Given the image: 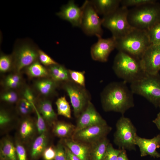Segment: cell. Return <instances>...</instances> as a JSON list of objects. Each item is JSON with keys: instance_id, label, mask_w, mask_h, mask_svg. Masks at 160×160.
I'll use <instances>...</instances> for the list:
<instances>
[{"instance_id": "obj_1", "label": "cell", "mask_w": 160, "mask_h": 160, "mask_svg": "<svg viewBox=\"0 0 160 160\" xmlns=\"http://www.w3.org/2000/svg\"><path fill=\"white\" fill-rule=\"evenodd\" d=\"M133 94L124 81L111 83L101 94L103 108L105 111L119 112L123 115L128 110L134 106Z\"/></svg>"}, {"instance_id": "obj_2", "label": "cell", "mask_w": 160, "mask_h": 160, "mask_svg": "<svg viewBox=\"0 0 160 160\" xmlns=\"http://www.w3.org/2000/svg\"><path fill=\"white\" fill-rule=\"evenodd\" d=\"M128 22L133 28L147 31L160 22V3L157 1L129 9Z\"/></svg>"}, {"instance_id": "obj_3", "label": "cell", "mask_w": 160, "mask_h": 160, "mask_svg": "<svg viewBox=\"0 0 160 160\" xmlns=\"http://www.w3.org/2000/svg\"><path fill=\"white\" fill-rule=\"evenodd\" d=\"M113 69L118 77L130 84L140 79L146 74L141 66L140 59L121 51L115 57Z\"/></svg>"}, {"instance_id": "obj_4", "label": "cell", "mask_w": 160, "mask_h": 160, "mask_svg": "<svg viewBox=\"0 0 160 160\" xmlns=\"http://www.w3.org/2000/svg\"><path fill=\"white\" fill-rule=\"evenodd\" d=\"M115 39L116 48L119 51L140 59L151 44L146 31L135 28H133L123 36Z\"/></svg>"}, {"instance_id": "obj_5", "label": "cell", "mask_w": 160, "mask_h": 160, "mask_svg": "<svg viewBox=\"0 0 160 160\" xmlns=\"http://www.w3.org/2000/svg\"><path fill=\"white\" fill-rule=\"evenodd\" d=\"M38 46L29 39L17 40L15 42L12 55L15 72L20 71L38 60Z\"/></svg>"}, {"instance_id": "obj_6", "label": "cell", "mask_w": 160, "mask_h": 160, "mask_svg": "<svg viewBox=\"0 0 160 160\" xmlns=\"http://www.w3.org/2000/svg\"><path fill=\"white\" fill-rule=\"evenodd\" d=\"M134 94L142 96L156 108L160 107V74H146L140 79L131 84Z\"/></svg>"}, {"instance_id": "obj_7", "label": "cell", "mask_w": 160, "mask_h": 160, "mask_svg": "<svg viewBox=\"0 0 160 160\" xmlns=\"http://www.w3.org/2000/svg\"><path fill=\"white\" fill-rule=\"evenodd\" d=\"M128 10L121 6L102 19V25L111 31L115 39L123 36L134 28L128 20Z\"/></svg>"}, {"instance_id": "obj_8", "label": "cell", "mask_w": 160, "mask_h": 160, "mask_svg": "<svg viewBox=\"0 0 160 160\" xmlns=\"http://www.w3.org/2000/svg\"><path fill=\"white\" fill-rule=\"evenodd\" d=\"M116 127L114 135L115 143L120 149L135 151L137 129L131 120L122 115L117 121Z\"/></svg>"}, {"instance_id": "obj_9", "label": "cell", "mask_w": 160, "mask_h": 160, "mask_svg": "<svg viewBox=\"0 0 160 160\" xmlns=\"http://www.w3.org/2000/svg\"><path fill=\"white\" fill-rule=\"evenodd\" d=\"M84 6L80 28L86 35L101 37L103 34L102 19L99 17L90 1L86 0Z\"/></svg>"}, {"instance_id": "obj_10", "label": "cell", "mask_w": 160, "mask_h": 160, "mask_svg": "<svg viewBox=\"0 0 160 160\" xmlns=\"http://www.w3.org/2000/svg\"><path fill=\"white\" fill-rule=\"evenodd\" d=\"M63 87L70 98L74 115L78 118L90 101L89 93L85 87L72 81L64 83Z\"/></svg>"}, {"instance_id": "obj_11", "label": "cell", "mask_w": 160, "mask_h": 160, "mask_svg": "<svg viewBox=\"0 0 160 160\" xmlns=\"http://www.w3.org/2000/svg\"><path fill=\"white\" fill-rule=\"evenodd\" d=\"M111 129L107 124L93 125L75 132L72 139L86 144H92L106 137Z\"/></svg>"}, {"instance_id": "obj_12", "label": "cell", "mask_w": 160, "mask_h": 160, "mask_svg": "<svg viewBox=\"0 0 160 160\" xmlns=\"http://www.w3.org/2000/svg\"><path fill=\"white\" fill-rule=\"evenodd\" d=\"M141 66L147 74L154 75L160 71V44H151L140 59Z\"/></svg>"}, {"instance_id": "obj_13", "label": "cell", "mask_w": 160, "mask_h": 160, "mask_svg": "<svg viewBox=\"0 0 160 160\" xmlns=\"http://www.w3.org/2000/svg\"><path fill=\"white\" fill-rule=\"evenodd\" d=\"M78 118L74 132L95 125L107 124L90 101Z\"/></svg>"}, {"instance_id": "obj_14", "label": "cell", "mask_w": 160, "mask_h": 160, "mask_svg": "<svg viewBox=\"0 0 160 160\" xmlns=\"http://www.w3.org/2000/svg\"><path fill=\"white\" fill-rule=\"evenodd\" d=\"M98 38L97 42L91 47V57L95 61L106 62L110 53L116 48V39L112 36L107 39Z\"/></svg>"}, {"instance_id": "obj_15", "label": "cell", "mask_w": 160, "mask_h": 160, "mask_svg": "<svg viewBox=\"0 0 160 160\" xmlns=\"http://www.w3.org/2000/svg\"><path fill=\"white\" fill-rule=\"evenodd\" d=\"M83 9V4L79 7L73 0H70L63 6L56 14L61 19L70 22L73 26L80 27Z\"/></svg>"}, {"instance_id": "obj_16", "label": "cell", "mask_w": 160, "mask_h": 160, "mask_svg": "<svg viewBox=\"0 0 160 160\" xmlns=\"http://www.w3.org/2000/svg\"><path fill=\"white\" fill-rule=\"evenodd\" d=\"M135 143L139 148L141 157L149 155L154 158H160V153L156 151L160 147V133L150 139L142 138L137 135Z\"/></svg>"}, {"instance_id": "obj_17", "label": "cell", "mask_w": 160, "mask_h": 160, "mask_svg": "<svg viewBox=\"0 0 160 160\" xmlns=\"http://www.w3.org/2000/svg\"><path fill=\"white\" fill-rule=\"evenodd\" d=\"M64 143L65 146L81 160H89L91 148L87 144L67 138Z\"/></svg>"}, {"instance_id": "obj_18", "label": "cell", "mask_w": 160, "mask_h": 160, "mask_svg": "<svg viewBox=\"0 0 160 160\" xmlns=\"http://www.w3.org/2000/svg\"><path fill=\"white\" fill-rule=\"evenodd\" d=\"M121 0H93L90 1L98 14L107 15L119 7Z\"/></svg>"}, {"instance_id": "obj_19", "label": "cell", "mask_w": 160, "mask_h": 160, "mask_svg": "<svg viewBox=\"0 0 160 160\" xmlns=\"http://www.w3.org/2000/svg\"><path fill=\"white\" fill-rule=\"evenodd\" d=\"M36 108L45 121L50 125L56 122L57 115L54 111L50 101L43 99L39 101Z\"/></svg>"}, {"instance_id": "obj_20", "label": "cell", "mask_w": 160, "mask_h": 160, "mask_svg": "<svg viewBox=\"0 0 160 160\" xmlns=\"http://www.w3.org/2000/svg\"><path fill=\"white\" fill-rule=\"evenodd\" d=\"M58 83L50 77L39 78L34 82V86L41 95L48 96L53 94L58 86Z\"/></svg>"}, {"instance_id": "obj_21", "label": "cell", "mask_w": 160, "mask_h": 160, "mask_svg": "<svg viewBox=\"0 0 160 160\" xmlns=\"http://www.w3.org/2000/svg\"><path fill=\"white\" fill-rule=\"evenodd\" d=\"M47 68L50 77L57 83L72 81L68 69L64 65L57 63L49 66Z\"/></svg>"}, {"instance_id": "obj_22", "label": "cell", "mask_w": 160, "mask_h": 160, "mask_svg": "<svg viewBox=\"0 0 160 160\" xmlns=\"http://www.w3.org/2000/svg\"><path fill=\"white\" fill-rule=\"evenodd\" d=\"M109 143V140L106 137L92 144L90 154L91 160H104Z\"/></svg>"}, {"instance_id": "obj_23", "label": "cell", "mask_w": 160, "mask_h": 160, "mask_svg": "<svg viewBox=\"0 0 160 160\" xmlns=\"http://www.w3.org/2000/svg\"><path fill=\"white\" fill-rule=\"evenodd\" d=\"M0 155L2 160H17L15 146L8 138L4 139L1 142Z\"/></svg>"}, {"instance_id": "obj_24", "label": "cell", "mask_w": 160, "mask_h": 160, "mask_svg": "<svg viewBox=\"0 0 160 160\" xmlns=\"http://www.w3.org/2000/svg\"><path fill=\"white\" fill-rule=\"evenodd\" d=\"M48 138L46 133L39 135L33 141L31 150V156L33 159L38 158L47 147Z\"/></svg>"}, {"instance_id": "obj_25", "label": "cell", "mask_w": 160, "mask_h": 160, "mask_svg": "<svg viewBox=\"0 0 160 160\" xmlns=\"http://www.w3.org/2000/svg\"><path fill=\"white\" fill-rule=\"evenodd\" d=\"M36 128V125L31 119H24L21 121L19 129L20 138L24 141L29 140L34 135Z\"/></svg>"}, {"instance_id": "obj_26", "label": "cell", "mask_w": 160, "mask_h": 160, "mask_svg": "<svg viewBox=\"0 0 160 160\" xmlns=\"http://www.w3.org/2000/svg\"><path fill=\"white\" fill-rule=\"evenodd\" d=\"M27 75L31 78L50 77L48 70L38 60L24 68Z\"/></svg>"}, {"instance_id": "obj_27", "label": "cell", "mask_w": 160, "mask_h": 160, "mask_svg": "<svg viewBox=\"0 0 160 160\" xmlns=\"http://www.w3.org/2000/svg\"><path fill=\"white\" fill-rule=\"evenodd\" d=\"M76 127L73 124L62 121L56 122L53 124V131L57 136L61 138L72 137Z\"/></svg>"}, {"instance_id": "obj_28", "label": "cell", "mask_w": 160, "mask_h": 160, "mask_svg": "<svg viewBox=\"0 0 160 160\" xmlns=\"http://www.w3.org/2000/svg\"><path fill=\"white\" fill-rule=\"evenodd\" d=\"M2 84L7 89L14 90L19 88L23 84V79L20 73H10L3 80Z\"/></svg>"}, {"instance_id": "obj_29", "label": "cell", "mask_w": 160, "mask_h": 160, "mask_svg": "<svg viewBox=\"0 0 160 160\" xmlns=\"http://www.w3.org/2000/svg\"><path fill=\"white\" fill-rule=\"evenodd\" d=\"M58 115L63 116L68 118H71L70 106L65 97L58 98L56 101Z\"/></svg>"}, {"instance_id": "obj_30", "label": "cell", "mask_w": 160, "mask_h": 160, "mask_svg": "<svg viewBox=\"0 0 160 160\" xmlns=\"http://www.w3.org/2000/svg\"><path fill=\"white\" fill-rule=\"evenodd\" d=\"M33 103L23 98H20L17 103L18 112L22 115L26 116L35 111Z\"/></svg>"}, {"instance_id": "obj_31", "label": "cell", "mask_w": 160, "mask_h": 160, "mask_svg": "<svg viewBox=\"0 0 160 160\" xmlns=\"http://www.w3.org/2000/svg\"><path fill=\"white\" fill-rule=\"evenodd\" d=\"M14 62L12 54L7 55L1 52L0 56V71L4 73L13 70Z\"/></svg>"}, {"instance_id": "obj_32", "label": "cell", "mask_w": 160, "mask_h": 160, "mask_svg": "<svg viewBox=\"0 0 160 160\" xmlns=\"http://www.w3.org/2000/svg\"><path fill=\"white\" fill-rule=\"evenodd\" d=\"M146 31L151 44H160V22Z\"/></svg>"}, {"instance_id": "obj_33", "label": "cell", "mask_w": 160, "mask_h": 160, "mask_svg": "<svg viewBox=\"0 0 160 160\" xmlns=\"http://www.w3.org/2000/svg\"><path fill=\"white\" fill-rule=\"evenodd\" d=\"M1 99L9 103H17L19 98L18 94L14 90L7 89L1 95Z\"/></svg>"}, {"instance_id": "obj_34", "label": "cell", "mask_w": 160, "mask_h": 160, "mask_svg": "<svg viewBox=\"0 0 160 160\" xmlns=\"http://www.w3.org/2000/svg\"><path fill=\"white\" fill-rule=\"evenodd\" d=\"M71 79L76 84L85 87V81L84 71H79L68 69Z\"/></svg>"}, {"instance_id": "obj_35", "label": "cell", "mask_w": 160, "mask_h": 160, "mask_svg": "<svg viewBox=\"0 0 160 160\" xmlns=\"http://www.w3.org/2000/svg\"><path fill=\"white\" fill-rule=\"evenodd\" d=\"M34 111L37 116L36 129L39 135L46 133L47 127L45 121L38 110L34 103H33Z\"/></svg>"}, {"instance_id": "obj_36", "label": "cell", "mask_w": 160, "mask_h": 160, "mask_svg": "<svg viewBox=\"0 0 160 160\" xmlns=\"http://www.w3.org/2000/svg\"><path fill=\"white\" fill-rule=\"evenodd\" d=\"M38 60L44 66L48 67L58 63L42 50L39 51Z\"/></svg>"}, {"instance_id": "obj_37", "label": "cell", "mask_w": 160, "mask_h": 160, "mask_svg": "<svg viewBox=\"0 0 160 160\" xmlns=\"http://www.w3.org/2000/svg\"><path fill=\"white\" fill-rule=\"evenodd\" d=\"M121 149L114 148L111 144H108L104 160H117Z\"/></svg>"}, {"instance_id": "obj_38", "label": "cell", "mask_w": 160, "mask_h": 160, "mask_svg": "<svg viewBox=\"0 0 160 160\" xmlns=\"http://www.w3.org/2000/svg\"><path fill=\"white\" fill-rule=\"evenodd\" d=\"M156 1L155 0H121L120 4L122 6L126 7L139 6Z\"/></svg>"}, {"instance_id": "obj_39", "label": "cell", "mask_w": 160, "mask_h": 160, "mask_svg": "<svg viewBox=\"0 0 160 160\" xmlns=\"http://www.w3.org/2000/svg\"><path fill=\"white\" fill-rule=\"evenodd\" d=\"M55 148V155L54 160H67L65 146L59 143Z\"/></svg>"}, {"instance_id": "obj_40", "label": "cell", "mask_w": 160, "mask_h": 160, "mask_svg": "<svg viewBox=\"0 0 160 160\" xmlns=\"http://www.w3.org/2000/svg\"><path fill=\"white\" fill-rule=\"evenodd\" d=\"M11 121V116L8 112L4 110L0 112V126L3 128L10 124Z\"/></svg>"}, {"instance_id": "obj_41", "label": "cell", "mask_w": 160, "mask_h": 160, "mask_svg": "<svg viewBox=\"0 0 160 160\" xmlns=\"http://www.w3.org/2000/svg\"><path fill=\"white\" fill-rule=\"evenodd\" d=\"M22 97L31 103L35 104L36 97L32 89L29 87H25L22 92Z\"/></svg>"}, {"instance_id": "obj_42", "label": "cell", "mask_w": 160, "mask_h": 160, "mask_svg": "<svg viewBox=\"0 0 160 160\" xmlns=\"http://www.w3.org/2000/svg\"><path fill=\"white\" fill-rule=\"evenodd\" d=\"M18 160H27L25 149L23 145L18 141L15 145Z\"/></svg>"}, {"instance_id": "obj_43", "label": "cell", "mask_w": 160, "mask_h": 160, "mask_svg": "<svg viewBox=\"0 0 160 160\" xmlns=\"http://www.w3.org/2000/svg\"><path fill=\"white\" fill-rule=\"evenodd\" d=\"M44 160H53L55 155V148L52 146L47 147L42 153Z\"/></svg>"}, {"instance_id": "obj_44", "label": "cell", "mask_w": 160, "mask_h": 160, "mask_svg": "<svg viewBox=\"0 0 160 160\" xmlns=\"http://www.w3.org/2000/svg\"><path fill=\"white\" fill-rule=\"evenodd\" d=\"M65 147L67 160H81L73 154L66 146H65Z\"/></svg>"}, {"instance_id": "obj_45", "label": "cell", "mask_w": 160, "mask_h": 160, "mask_svg": "<svg viewBox=\"0 0 160 160\" xmlns=\"http://www.w3.org/2000/svg\"><path fill=\"white\" fill-rule=\"evenodd\" d=\"M121 149V151L118 156L117 160H129L127 156L126 150Z\"/></svg>"}, {"instance_id": "obj_46", "label": "cell", "mask_w": 160, "mask_h": 160, "mask_svg": "<svg viewBox=\"0 0 160 160\" xmlns=\"http://www.w3.org/2000/svg\"><path fill=\"white\" fill-rule=\"evenodd\" d=\"M152 122L156 124L158 129L160 130V112L157 114L156 117Z\"/></svg>"}, {"instance_id": "obj_47", "label": "cell", "mask_w": 160, "mask_h": 160, "mask_svg": "<svg viewBox=\"0 0 160 160\" xmlns=\"http://www.w3.org/2000/svg\"><path fill=\"white\" fill-rule=\"evenodd\" d=\"M159 74H160V71H159Z\"/></svg>"}, {"instance_id": "obj_48", "label": "cell", "mask_w": 160, "mask_h": 160, "mask_svg": "<svg viewBox=\"0 0 160 160\" xmlns=\"http://www.w3.org/2000/svg\"></svg>"}]
</instances>
